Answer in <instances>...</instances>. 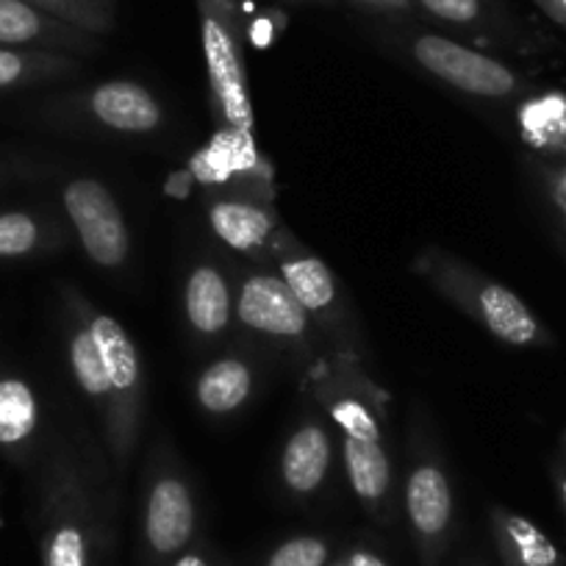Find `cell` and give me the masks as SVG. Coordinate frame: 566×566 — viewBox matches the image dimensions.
Masks as SVG:
<instances>
[{
  "label": "cell",
  "instance_id": "6da1fadb",
  "mask_svg": "<svg viewBox=\"0 0 566 566\" xmlns=\"http://www.w3.org/2000/svg\"><path fill=\"white\" fill-rule=\"evenodd\" d=\"M303 391L328 413L342 442L345 472L361 509L378 525H391L395 505V467L386 448L384 417L389 391L364 369L361 356L345 347H331L303 375Z\"/></svg>",
  "mask_w": 566,
  "mask_h": 566
},
{
  "label": "cell",
  "instance_id": "7a4b0ae2",
  "mask_svg": "<svg viewBox=\"0 0 566 566\" xmlns=\"http://www.w3.org/2000/svg\"><path fill=\"white\" fill-rule=\"evenodd\" d=\"M112 549V520L78 459L59 453L40 505V564L97 566Z\"/></svg>",
  "mask_w": 566,
  "mask_h": 566
},
{
  "label": "cell",
  "instance_id": "3957f363",
  "mask_svg": "<svg viewBox=\"0 0 566 566\" xmlns=\"http://www.w3.org/2000/svg\"><path fill=\"white\" fill-rule=\"evenodd\" d=\"M413 272L503 345L542 347L553 342L542 319L531 312V306L514 290L472 270L467 261L455 259L448 250H422L413 259Z\"/></svg>",
  "mask_w": 566,
  "mask_h": 566
},
{
  "label": "cell",
  "instance_id": "277c9868",
  "mask_svg": "<svg viewBox=\"0 0 566 566\" xmlns=\"http://www.w3.org/2000/svg\"><path fill=\"white\" fill-rule=\"evenodd\" d=\"M81 308H84L92 339L101 350L108 380V419L101 428L103 442H106L108 459H112L117 475H125L136 444H139L142 419H145L142 358L123 323H117L112 314L95 312V306L84 295H81Z\"/></svg>",
  "mask_w": 566,
  "mask_h": 566
},
{
  "label": "cell",
  "instance_id": "5b68a950",
  "mask_svg": "<svg viewBox=\"0 0 566 566\" xmlns=\"http://www.w3.org/2000/svg\"><path fill=\"white\" fill-rule=\"evenodd\" d=\"M195 7H198L200 45H203L214 117L228 134L250 145L255 112L248 86L242 14L237 0H195Z\"/></svg>",
  "mask_w": 566,
  "mask_h": 566
},
{
  "label": "cell",
  "instance_id": "8992f818",
  "mask_svg": "<svg viewBox=\"0 0 566 566\" xmlns=\"http://www.w3.org/2000/svg\"><path fill=\"white\" fill-rule=\"evenodd\" d=\"M198 533V503L192 483L178 467L167 444H159L154 455V470L148 472L142 492L139 525V564L170 566L187 553Z\"/></svg>",
  "mask_w": 566,
  "mask_h": 566
},
{
  "label": "cell",
  "instance_id": "52a82bcc",
  "mask_svg": "<svg viewBox=\"0 0 566 566\" xmlns=\"http://www.w3.org/2000/svg\"><path fill=\"white\" fill-rule=\"evenodd\" d=\"M272 270L286 281L292 295L297 297L308 317L314 319L317 331H323L334 347L356 350L353 345L350 306L342 295L339 277L317 253L297 242L290 228H281L270 244ZM358 353V350H356Z\"/></svg>",
  "mask_w": 566,
  "mask_h": 566
},
{
  "label": "cell",
  "instance_id": "ba28073f",
  "mask_svg": "<svg viewBox=\"0 0 566 566\" xmlns=\"http://www.w3.org/2000/svg\"><path fill=\"white\" fill-rule=\"evenodd\" d=\"M413 62L461 95L481 101H509L527 90L525 78L500 59L467 48L442 34H417L408 42Z\"/></svg>",
  "mask_w": 566,
  "mask_h": 566
},
{
  "label": "cell",
  "instance_id": "9c48e42d",
  "mask_svg": "<svg viewBox=\"0 0 566 566\" xmlns=\"http://www.w3.org/2000/svg\"><path fill=\"white\" fill-rule=\"evenodd\" d=\"M233 314L242 328L272 345L297 353H308L314 347L317 325L275 270L255 266L239 277Z\"/></svg>",
  "mask_w": 566,
  "mask_h": 566
},
{
  "label": "cell",
  "instance_id": "30bf717a",
  "mask_svg": "<svg viewBox=\"0 0 566 566\" xmlns=\"http://www.w3.org/2000/svg\"><path fill=\"white\" fill-rule=\"evenodd\" d=\"M402 511L417 547L419 564L439 566L453 536L455 497L442 459L433 450H417L402 483Z\"/></svg>",
  "mask_w": 566,
  "mask_h": 566
},
{
  "label": "cell",
  "instance_id": "8fae6325",
  "mask_svg": "<svg viewBox=\"0 0 566 566\" xmlns=\"http://www.w3.org/2000/svg\"><path fill=\"white\" fill-rule=\"evenodd\" d=\"M62 206L92 264L103 270H119L128 261V222L106 184L90 176L73 178L64 184Z\"/></svg>",
  "mask_w": 566,
  "mask_h": 566
},
{
  "label": "cell",
  "instance_id": "7c38bea8",
  "mask_svg": "<svg viewBox=\"0 0 566 566\" xmlns=\"http://www.w3.org/2000/svg\"><path fill=\"white\" fill-rule=\"evenodd\" d=\"M67 112L75 119H90L95 128L123 136H148L165 125V106L139 81H101L92 90L70 97Z\"/></svg>",
  "mask_w": 566,
  "mask_h": 566
},
{
  "label": "cell",
  "instance_id": "4fadbf2b",
  "mask_svg": "<svg viewBox=\"0 0 566 566\" xmlns=\"http://www.w3.org/2000/svg\"><path fill=\"white\" fill-rule=\"evenodd\" d=\"M101 45L103 36L53 18L25 0H0V48L67 53L81 59L97 53Z\"/></svg>",
  "mask_w": 566,
  "mask_h": 566
},
{
  "label": "cell",
  "instance_id": "5bb4252c",
  "mask_svg": "<svg viewBox=\"0 0 566 566\" xmlns=\"http://www.w3.org/2000/svg\"><path fill=\"white\" fill-rule=\"evenodd\" d=\"M334 467V431L317 417L306 413L292 428L277 461L281 486L295 500H308L325 486Z\"/></svg>",
  "mask_w": 566,
  "mask_h": 566
},
{
  "label": "cell",
  "instance_id": "9a60e30c",
  "mask_svg": "<svg viewBox=\"0 0 566 566\" xmlns=\"http://www.w3.org/2000/svg\"><path fill=\"white\" fill-rule=\"evenodd\" d=\"M209 226L222 244L242 255L270 253L272 239L283 228L270 203L250 198L211 200Z\"/></svg>",
  "mask_w": 566,
  "mask_h": 566
},
{
  "label": "cell",
  "instance_id": "2e32d148",
  "mask_svg": "<svg viewBox=\"0 0 566 566\" xmlns=\"http://www.w3.org/2000/svg\"><path fill=\"white\" fill-rule=\"evenodd\" d=\"M184 314L192 334L217 339L231 328L233 292L226 272L217 264H195L184 281Z\"/></svg>",
  "mask_w": 566,
  "mask_h": 566
},
{
  "label": "cell",
  "instance_id": "e0dca14e",
  "mask_svg": "<svg viewBox=\"0 0 566 566\" xmlns=\"http://www.w3.org/2000/svg\"><path fill=\"white\" fill-rule=\"evenodd\" d=\"M64 301H67V361L70 373H73L75 386L81 395L90 400L92 411L97 413L101 428L108 419V380L106 369H103L101 350H97L92 331L86 325L84 308H81V292L64 290Z\"/></svg>",
  "mask_w": 566,
  "mask_h": 566
},
{
  "label": "cell",
  "instance_id": "ac0fdd59",
  "mask_svg": "<svg viewBox=\"0 0 566 566\" xmlns=\"http://www.w3.org/2000/svg\"><path fill=\"white\" fill-rule=\"evenodd\" d=\"M489 525L503 566H566L558 544L527 516L505 505H492Z\"/></svg>",
  "mask_w": 566,
  "mask_h": 566
},
{
  "label": "cell",
  "instance_id": "d6986e66",
  "mask_svg": "<svg viewBox=\"0 0 566 566\" xmlns=\"http://www.w3.org/2000/svg\"><path fill=\"white\" fill-rule=\"evenodd\" d=\"M255 369L242 356H222L203 367L195 380V400L211 417H228L253 397Z\"/></svg>",
  "mask_w": 566,
  "mask_h": 566
},
{
  "label": "cell",
  "instance_id": "ffe728a7",
  "mask_svg": "<svg viewBox=\"0 0 566 566\" xmlns=\"http://www.w3.org/2000/svg\"><path fill=\"white\" fill-rule=\"evenodd\" d=\"M81 70L78 56L51 51H23V48H0V92L40 86L48 81L70 78Z\"/></svg>",
  "mask_w": 566,
  "mask_h": 566
},
{
  "label": "cell",
  "instance_id": "44dd1931",
  "mask_svg": "<svg viewBox=\"0 0 566 566\" xmlns=\"http://www.w3.org/2000/svg\"><path fill=\"white\" fill-rule=\"evenodd\" d=\"M40 428V400L29 380L18 375L0 378V450L20 453Z\"/></svg>",
  "mask_w": 566,
  "mask_h": 566
},
{
  "label": "cell",
  "instance_id": "7402d4cb",
  "mask_svg": "<svg viewBox=\"0 0 566 566\" xmlns=\"http://www.w3.org/2000/svg\"><path fill=\"white\" fill-rule=\"evenodd\" d=\"M59 244L53 222L34 211H0V259H29Z\"/></svg>",
  "mask_w": 566,
  "mask_h": 566
},
{
  "label": "cell",
  "instance_id": "603a6c76",
  "mask_svg": "<svg viewBox=\"0 0 566 566\" xmlns=\"http://www.w3.org/2000/svg\"><path fill=\"white\" fill-rule=\"evenodd\" d=\"M522 134L538 150L566 154V97L544 95L520 112Z\"/></svg>",
  "mask_w": 566,
  "mask_h": 566
},
{
  "label": "cell",
  "instance_id": "cb8c5ba5",
  "mask_svg": "<svg viewBox=\"0 0 566 566\" xmlns=\"http://www.w3.org/2000/svg\"><path fill=\"white\" fill-rule=\"evenodd\" d=\"M42 12L62 18L90 34L106 36L114 29V3L108 0H25Z\"/></svg>",
  "mask_w": 566,
  "mask_h": 566
},
{
  "label": "cell",
  "instance_id": "d4e9b609",
  "mask_svg": "<svg viewBox=\"0 0 566 566\" xmlns=\"http://www.w3.org/2000/svg\"><path fill=\"white\" fill-rule=\"evenodd\" d=\"M331 560H334L331 538L317 536V533H301V536L277 544L266 555L264 566H328Z\"/></svg>",
  "mask_w": 566,
  "mask_h": 566
},
{
  "label": "cell",
  "instance_id": "484cf974",
  "mask_svg": "<svg viewBox=\"0 0 566 566\" xmlns=\"http://www.w3.org/2000/svg\"><path fill=\"white\" fill-rule=\"evenodd\" d=\"M413 3L450 25H478L483 20V0H413Z\"/></svg>",
  "mask_w": 566,
  "mask_h": 566
},
{
  "label": "cell",
  "instance_id": "4316f807",
  "mask_svg": "<svg viewBox=\"0 0 566 566\" xmlns=\"http://www.w3.org/2000/svg\"><path fill=\"white\" fill-rule=\"evenodd\" d=\"M536 172L544 187V195H547L555 214H558L560 226L566 228V161H542Z\"/></svg>",
  "mask_w": 566,
  "mask_h": 566
},
{
  "label": "cell",
  "instance_id": "83f0119b",
  "mask_svg": "<svg viewBox=\"0 0 566 566\" xmlns=\"http://www.w3.org/2000/svg\"><path fill=\"white\" fill-rule=\"evenodd\" d=\"M353 7L364 9L373 14H386V18H400V14H411L413 0H350Z\"/></svg>",
  "mask_w": 566,
  "mask_h": 566
},
{
  "label": "cell",
  "instance_id": "f1b7e54d",
  "mask_svg": "<svg viewBox=\"0 0 566 566\" xmlns=\"http://www.w3.org/2000/svg\"><path fill=\"white\" fill-rule=\"evenodd\" d=\"M342 558H345L347 566H389L384 555L378 549L367 547V544H353L350 549L342 553Z\"/></svg>",
  "mask_w": 566,
  "mask_h": 566
},
{
  "label": "cell",
  "instance_id": "f546056e",
  "mask_svg": "<svg viewBox=\"0 0 566 566\" xmlns=\"http://www.w3.org/2000/svg\"><path fill=\"white\" fill-rule=\"evenodd\" d=\"M170 566H214V560H211L200 547H189L187 553L178 555Z\"/></svg>",
  "mask_w": 566,
  "mask_h": 566
},
{
  "label": "cell",
  "instance_id": "4dcf8cb0",
  "mask_svg": "<svg viewBox=\"0 0 566 566\" xmlns=\"http://www.w3.org/2000/svg\"><path fill=\"white\" fill-rule=\"evenodd\" d=\"M536 3L553 23L564 25L566 29V0H536Z\"/></svg>",
  "mask_w": 566,
  "mask_h": 566
},
{
  "label": "cell",
  "instance_id": "1f68e13d",
  "mask_svg": "<svg viewBox=\"0 0 566 566\" xmlns=\"http://www.w3.org/2000/svg\"><path fill=\"white\" fill-rule=\"evenodd\" d=\"M553 478H555V489H558V500L566 511V455L558 461V464H555Z\"/></svg>",
  "mask_w": 566,
  "mask_h": 566
},
{
  "label": "cell",
  "instance_id": "d6a6232c",
  "mask_svg": "<svg viewBox=\"0 0 566 566\" xmlns=\"http://www.w3.org/2000/svg\"><path fill=\"white\" fill-rule=\"evenodd\" d=\"M328 566H347V564H345V558H342V555H339V558H334V560H331Z\"/></svg>",
  "mask_w": 566,
  "mask_h": 566
},
{
  "label": "cell",
  "instance_id": "836d02e7",
  "mask_svg": "<svg viewBox=\"0 0 566 566\" xmlns=\"http://www.w3.org/2000/svg\"><path fill=\"white\" fill-rule=\"evenodd\" d=\"M108 3H117V0H108Z\"/></svg>",
  "mask_w": 566,
  "mask_h": 566
},
{
  "label": "cell",
  "instance_id": "e575fe53",
  "mask_svg": "<svg viewBox=\"0 0 566 566\" xmlns=\"http://www.w3.org/2000/svg\"><path fill=\"white\" fill-rule=\"evenodd\" d=\"M0 176H3V167H0Z\"/></svg>",
  "mask_w": 566,
  "mask_h": 566
},
{
  "label": "cell",
  "instance_id": "d590c367",
  "mask_svg": "<svg viewBox=\"0 0 566 566\" xmlns=\"http://www.w3.org/2000/svg\"><path fill=\"white\" fill-rule=\"evenodd\" d=\"M472 566H481V564H472Z\"/></svg>",
  "mask_w": 566,
  "mask_h": 566
},
{
  "label": "cell",
  "instance_id": "8d00e7d4",
  "mask_svg": "<svg viewBox=\"0 0 566 566\" xmlns=\"http://www.w3.org/2000/svg\"><path fill=\"white\" fill-rule=\"evenodd\" d=\"M564 448H566V442H564ZM564 455H566V453H564Z\"/></svg>",
  "mask_w": 566,
  "mask_h": 566
}]
</instances>
